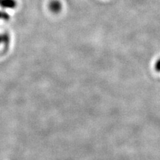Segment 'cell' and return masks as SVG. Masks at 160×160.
<instances>
[{"label": "cell", "mask_w": 160, "mask_h": 160, "mask_svg": "<svg viewBox=\"0 0 160 160\" xmlns=\"http://www.w3.org/2000/svg\"><path fill=\"white\" fill-rule=\"evenodd\" d=\"M10 41L9 35L7 33L0 34V47L2 45H8Z\"/></svg>", "instance_id": "cell-3"}, {"label": "cell", "mask_w": 160, "mask_h": 160, "mask_svg": "<svg viewBox=\"0 0 160 160\" xmlns=\"http://www.w3.org/2000/svg\"><path fill=\"white\" fill-rule=\"evenodd\" d=\"M155 69L157 72H160V59H159L156 63V66H155Z\"/></svg>", "instance_id": "cell-5"}, {"label": "cell", "mask_w": 160, "mask_h": 160, "mask_svg": "<svg viewBox=\"0 0 160 160\" xmlns=\"http://www.w3.org/2000/svg\"><path fill=\"white\" fill-rule=\"evenodd\" d=\"M49 8L54 13H58L62 9V4L58 0H53L49 4Z\"/></svg>", "instance_id": "cell-2"}, {"label": "cell", "mask_w": 160, "mask_h": 160, "mask_svg": "<svg viewBox=\"0 0 160 160\" xmlns=\"http://www.w3.org/2000/svg\"><path fill=\"white\" fill-rule=\"evenodd\" d=\"M0 7L3 9H15L17 7L16 0H0Z\"/></svg>", "instance_id": "cell-1"}, {"label": "cell", "mask_w": 160, "mask_h": 160, "mask_svg": "<svg viewBox=\"0 0 160 160\" xmlns=\"http://www.w3.org/2000/svg\"><path fill=\"white\" fill-rule=\"evenodd\" d=\"M10 19V16L7 12L0 11V19L2 20H9Z\"/></svg>", "instance_id": "cell-4"}]
</instances>
